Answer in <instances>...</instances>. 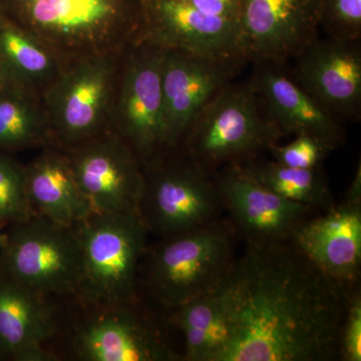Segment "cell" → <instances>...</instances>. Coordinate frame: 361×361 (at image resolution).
Listing matches in <instances>:
<instances>
[{
    "mask_svg": "<svg viewBox=\"0 0 361 361\" xmlns=\"http://www.w3.org/2000/svg\"><path fill=\"white\" fill-rule=\"evenodd\" d=\"M349 292L291 242L247 243L217 291L226 341L214 361L339 360Z\"/></svg>",
    "mask_w": 361,
    "mask_h": 361,
    "instance_id": "obj_1",
    "label": "cell"
},
{
    "mask_svg": "<svg viewBox=\"0 0 361 361\" xmlns=\"http://www.w3.org/2000/svg\"><path fill=\"white\" fill-rule=\"evenodd\" d=\"M144 0H0V13L63 63L122 51L141 37Z\"/></svg>",
    "mask_w": 361,
    "mask_h": 361,
    "instance_id": "obj_2",
    "label": "cell"
},
{
    "mask_svg": "<svg viewBox=\"0 0 361 361\" xmlns=\"http://www.w3.org/2000/svg\"><path fill=\"white\" fill-rule=\"evenodd\" d=\"M282 137L250 82H231L199 113L177 151L209 174L261 155Z\"/></svg>",
    "mask_w": 361,
    "mask_h": 361,
    "instance_id": "obj_3",
    "label": "cell"
},
{
    "mask_svg": "<svg viewBox=\"0 0 361 361\" xmlns=\"http://www.w3.org/2000/svg\"><path fill=\"white\" fill-rule=\"evenodd\" d=\"M236 258L234 228L219 220L165 237L149 256V288L161 305L174 311L219 290Z\"/></svg>",
    "mask_w": 361,
    "mask_h": 361,
    "instance_id": "obj_4",
    "label": "cell"
},
{
    "mask_svg": "<svg viewBox=\"0 0 361 361\" xmlns=\"http://www.w3.org/2000/svg\"><path fill=\"white\" fill-rule=\"evenodd\" d=\"M82 251L78 295L99 307L134 302L147 227L139 213H92L75 226Z\"/></svg>",
    "mask_w": 361,
    "mask_h": 361,
    "instance_id": "obj_5",
    "label": "cell"
},
{
    "mask_svg": "<svg viewBox=\"0 0 361 361\" xmlns=\"http://www.w3.org/2000/svg\"><path fill=\"white\" fill-rule=\"evenodd\" d=\"M123 51L66 63L42 97L51 127V145L71 149L111 132Z\"/></svg>",
    "mask_w": 361,
    "mask_h": 361,
    "instance_id": "obj_6",
    "label": "cell"
},
{
    "mask_svg": "<svg viewBox=\"0 0 361 361\" xmlns=\"http://www.w3.org/2000/svg\"><path fill=\"white\" fill-rule=\"evenodd\" d=\"M0 271L45 298L78 295L82 251L77 229L37 214L11 224L0 249Z\"/></svg>",
    "mask_w": 361,
    "mask_h": 361,
    "instance_id": "obj_7",
    "label": "cell"
},
{
    "mask_svg": "<svg viewBox=\"0 0 361 361\" xmlns=\"http://www.w3.org/2000/svg\"><path fill=\"white\" fill-rule=\"evenodd\" d=\"M165 49L140 37L123 51L111 116V132L142 165L167 152L161 66Z\"/></svg>",
    "mask_w": 361,
    "mask_h": 361,
    "instance_id": "obj_8",
    "label": "cell"
},
{
    "mask_svg": "<svg viewBox=\"0 0 361 361\" xmlns=\"http://www.w3.org/2000/svg\"><path fill=\"white\" fill-rule=\"evenodd\" d=\"M139 214L147 230L174 236L218 220L222 200L213 176L180 151L144 166Z\"/></svg>",
    "mask_w": 361,
    "mask_h": 361,
    "instance_id": "obj_9",
    "label": "cell"
},
{
    "mask_svg": "<svg viewBox=\"0 0 361 361\" xmlns=\"http://www.w3.org/2000/svg\"><path fill=\"white\" fill-rule=\"evenodd\" d=\"M243 59L165 49L161 66L167 152L177 151L196 116L238 75Z\"/></svg>",
    "mask_w": 361,
    "mask_h": 361,
    "instance_id": "obj_10",
    "label": "cell"
},
{
    "mask_svg": "<svg viewBox=\"0 0 361 361\" xmlns=\"http://www.w3.org/2000/svg\"><path fill=\"white\" fill-rule=\"evenodd\" d=\"M322 0H242L239 42L247 63L285 65L318 39Z\"/></svg>",
    "mask_w": 361,
    "mask_h": 361,
    "instance_id": "obj_11",
    "label": "cell"
},
{
    "mask_svg": "<svg viewBox=\"0 0 361 361\" xmlns=\"http://www.w3.org/2000/svg\"><path fill=\"white\" fill-rule=\"evenodd\" d=\"M94 213H139L144 168L133 149L109 132L65 149Z\"/></svg>",
    "mask_w": 361,
    "mask_h": 361,
    "instance_id": "obj_12",
    "label": "cell"
},
{
    "mask_svg": "<svg viewBox=\"0 0 361 361\" xmlns=\"http://www.w3.org/2000/svg\"><path fill=\"white\" fill-rule=\"evenodd\" d=\"M223 206L237 230L251 244L290 242L304 221L315 215L308 207L286 200L253 179L239 163L221 168L215 175Z\"/></svg>",
    "mask_w": 361,
    "mask_h": 361,
    "instance_id": "obj_13",
    "label": "cell"
},
{
    "mask_svg": "<svg viewBox=\"0 0 361 361\" xmlns=\"http://www.w3.org/2000/svg\"><path fill=\"white\" fill-rule=\"evenodd\" d=\"M361 40L318 39L295 58L292 78L339 122L361 115Z\"/></svg>",
    "mask_w": 361,
    "mask_h": 361,
    "instance_id": "obj_14",
    "label": "cell"
},
{
    "mask_svg": "<svg viewBox=\"0 0 361 361\" xmlns=\"http://www.w3.org/2000/svg\"><path fill=\"white\" fill-rule=\"evenodd\" d=\"M290 242L329 279L353 290L360 277L361 197L345 194L341 204L311 216Z\"/></svg>",
    "mask_w": 361,
    "mask_h": 361,
    "instance_id": "obj_15",
    "label": "cell"
},
{
    "mask_svg": "<svg viewBox=\"0 0 361 361\" xmlns=\"http://www.w3.org/2000/svg\"><path fill=\"white\" fill-rule=\"evenodd\" d=\"M133 303L99 307L73 339V353L85 361H173L180 356L160 330Z\"/></svg>",
    "mask_w": 361,
    "mask_h": 361,
    "instance_id": "obj_16",
    "label": "cell"
},
{
    "mask_svg": "<svg viewBox=\"0 0 361 361\" xmlns=\"http://www.w3.org/2000/svg\"><path fill=\"white\" fill-rule=\"evenodd\" d=\"M141 37L164 49L245 61L238 23L207 16L184 0H144Z\"/></svg>",
    "mask_w": 361,
    "mask_h": 361,
    "instance_id": "obj_17",
    "label": "cell"
},
{
    "mask_svg": "<svg viewBox=\"0 0 361 361\" xmlns=\"http://www.w3.org/2000/svg\"><path fill=\"white\" fill-rule=\"evenodd\" d=\"M284 66L255 63L249 80L282 137L312 135L332 148L341 147L345 140L342 123L316 102Z\"/></svg>",
    "mask_w": 361,
    "mask_h": 361,
    "instance_id": "obj_18",
    "label": "cell"
},
{
    "mask_svg": "<svg viewBox=\"0 0 361 361\" xmlns=\"http://www.w3.org/2000/svg\"><path fill=\"white\" fill-rule=\"evenodd\" d=\"M47 298L0 274V355L18 361H49L45 348L54 334Z\"/></svg>",
    "mask_w": 361,
    "mask_h": 361,
    "instance_id": "obj_19",
    "label": "cell"
},
{
    "mask_svg": "<svg viewBox=\"0 0 361 361\" xmlns=\"http://www.w3.org/2000/svg\"><path fill=\"white\" fill-rule=\"evenodd\" d=\"M25 170V191L33 214L59 225L75 227L92 214L78 187L65 149L42 148Z\"/></svg>",
    "mask_w": 361,
    "mask_h": 361,
    "instance_id": "obj_20",
    "label": "cell"
},
{
    "mask_svg": "<svg viewBox=\"0 0 361 361\" xmlns=\"http://www.w3.org/2000/svg\"><path fill=\"white\" fill-rule=\"evenodd\" d=\"M65 65L49 47L0 13V82L42 99Z\"/></svg>",
    "mask_w": 361,
    "mask_h": 361,
    "instance_id": "obj_21",
    "label": "cell"
},
{
    "mask_svg": "<svg viewBox=\"0 0 361 361\" xmlns=\"http://www.w3.org/2000/svg\"><path fill=\"white\" fill-rule=\"evenodd\" d=\"M239 164L272 193L308 207L315 213L326 212L336 204L322 168L287 167L273 160L261 159L260 155Z\"/></svg>",
    "mask_w": 361,
    "mask_h": 361,
    "instance_id": "obj_22",
    "label": "cell"
},
{
    "mask_svg": "<svg viewBox=\"0 0 361 361\" xmlns=\"http://www.w3.org/2000/svg\"><path fill=\"white\" fill-rule=\"evenodd\" d=\"M49 145L51 127L42 99L0 82V149H42Z\"/></svg>",
    "mask_w": 361,
    "mask_h": 361,
    "instance_id": "obj_23",
    "label": "cell"
},
{
    "mask_svg": "<svg viewBox=\"0 0 361 361\" xmlns=\"http://www.w3.org/2000/svg\"><path fill=\"white\" fill-rule=\"evenodd\" d=\"M173 312L184 334V360L214 361L226 341L224 313L217 291L197 297Z\"/></svg>",
    "mask_w": 361,
    "mask_h": 361,
    "instance_id": "obj_24",
    "label": "cell"
},
{
    "mask_svg": "<svg viewBox=\"0 0 361 361\" xmlns=\"http://www.w3.org/2000/svg\"><path fill=\"white\" fill-rule=\"evenodd\" d=\"M25 191V166L0 155V228L32 215Z\"/></svg>",
    "mask_w": 361,
    "mask_h": 361,
    "instance_id": "obj_25",
    "label": "cell"
},
{
    "mask_svg": "<svg viewBox=\"0 0 361 361\" xmlns=\"http://www.w3.org/2000/svg\"><path fill=\"white\" fill-rule=\"evenodd\" d=\"M319 27L330 39L361 40V0H322Z\"/></svg>",
    "mask_w": 361,
    "mask_h": 361,
    "instance_id": "obj_26",
    "label": "cell"
},
{
    "mask_svg": "<svg viewBox=\"0 0 361 361\" xmlns=\"http://www.w3.org/2000/svg\"><path fill=\"white\" fill-rule=\"evenodd\" d=\"M327 142L312 135H296L286 145L274 144L267 149L272 160L297 169H320L326 157L334 151Z\"/></svg>",
    "mask_w": 361,
    "mask_h": 361,
    "instance_id": "obj_27",
    "label": "cell"
},
{
    "mask_svg": "<svg viewBox=\"0 0 361 361\" xmlns=\"http://www.w3.org/2000/svg\"><path fill=\"white\" fill-rule=\"evenodd\" d=\"M339 360H361V294L358 285L348 294L339 336Z\"/></svg>",
    "mask_w": 361,
    "mask_h": 361,
    "instance_id": "obj_28",
    "label": "cell"
},
{
    "mask_svg": "<svg viewBox=\"0 0 361 361\" xmlns=\"http://www.w3.org/2000/svg\"><path fill=\"white\" fill-rule=\"evenodd\" d=\"M200 13L239 25L242 0H184Z\"/></svg>",
    "mask_w": 361,
    "mask_h": 361,
    "instance_id": "obj_29",
    "label": "cell"
},
{
    "mask_svg": "<svg viewBox=\"0 0 361 361\" xmlns=\"http://www.w3.org/2000/svg\"><path fill=\"white\" fill-rule=\"evenodd\" d=\"M6 241V233L0 231V249L4 247Z\"/></svg>",
    "mask_w": 361,
    "mask_h": 361,
    "instance_id": "obj_30",
    "label": "cell"
}]
</instances>
